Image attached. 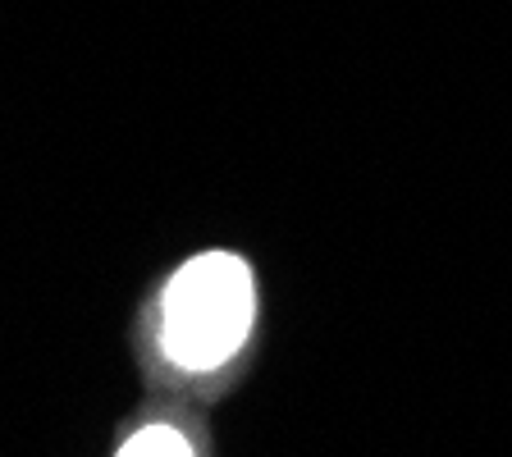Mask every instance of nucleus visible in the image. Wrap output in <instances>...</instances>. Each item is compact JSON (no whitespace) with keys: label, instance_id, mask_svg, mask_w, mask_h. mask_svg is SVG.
<instances>
[{"label":"nucleus","instance_id":"2","mask_svg":"<svg viewBox=\"0 0 512 457\" xmlns=\"http://www.w3.org/2000/svg\"><path fill=\"white\" fill-rule=\"evenodd\" d=\"M119 457H192V444L174 426H147L119 448Z\"/></svg>","mask_w":512,"mask_h":457},{"label":"nucleus","instance_id":"1","mask_svg":"<svg viewBox=\"0 0 512 457\" xmlns=\"http://www.w3.org/2000/svg\"><path fill=\"white\" fill-rule=\"evenodd\" d=\"M256 320L252 270L229 252H202L170 279L160 302V343L183 371H215L247 343Z\"/></svg>","mask_w":512,"mask_h":457}]
</instances>
